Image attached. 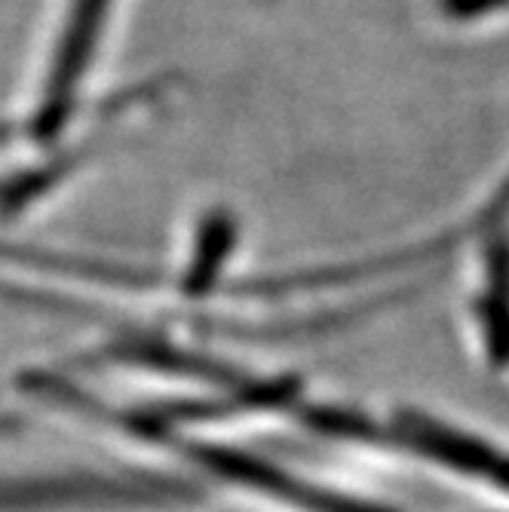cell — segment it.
<instances>
[{
	"label": "cell",
	"mask_w": 509,
	"mask_h": 512,
	"mask_svg": "<svg viewBox=\"0 0 509 512\" xmlns=\"http://www.w3.org/2000/svg\"><path fill=\"white\" fill-rule=\"evenodd\" d=\"M108 7H111V0H74V7L68 13V25L59 37V53L53 56L50 71L43 77L40 99L34 108V126L40 135L59 132L68 123L77 83L89 71Z\"/></svg>",
	"instance_id": "6da1fadb"
},
{
	"label": "cell",
	"mask_w": 509,
	"mask_h": 512,
	"mask_svg": "<svg viewBox=\"0 0 509 512\" xmlns=\"http://www.w3.org/2000/svg\"><path fill=\"white\" fill-rule=\"evenodd\" d=\"M396 439L405 442L408 451L442 467L445 473L509 494V454L470 433H460L424 414H402L396 421Z\"/></svg>",
	"instance_id": "7a4b0ae2"
},
{
	"label": "cell",
	"mask_w": 509,
	"mask_h": 512,
	"mask_svg": "<svg viewBox=\"0 0 509 512\" xmlns=\"http://www.w3.org/2000/svg\"><path fill=\"white\" fill-rule=\"evenodd\" d=\"M482 350L494 371L509 368V237L500 234L485 252V283L479 295Z\"/></svg>",
	"instance_id": "3957f363"
},
{
	"label": "cell",
	"mask_w": 509,
	"mask_h": 512,
	"mask_svg": "<svg viewBox=\"0 0 509 512\" xmlns=\"http://www.w3.org/2000/svg\"><path fill=\"white\" fill-rule=\"evenodd\" d=\"M237 240V224L230 215L215 212L206 218V224L200 227V243L194 252V264L188 273V289L191 292H206L212 286V279L221 270V261L227 258V252L234 249Z\"/></svg>",
	"instance_id": "277c9868"
}]
</instances>
